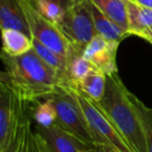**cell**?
Returning a JSON list of instances; mask_svg holds the SVG:
<instances>
[{"mask_svg":"<svg viewBox=\"0 0 152 152\" xmlns=\"http://www.w3.org/2000/svg\"><path fill=\"white\" fill-rule=\"evenodd\" d=\"M0 56L4 65L0 83L11 88L23 101L48 99L64 88L57 72L47 65L34 48L19 56L4 52Z\"/></svg>","mask_w":152,"mask_h":152,"instance_id":"1","label":"cell"},{"mask_svg":"<svg viewBox=\"0 0 152 152\" xmlns=\"http://www.w3.org/2000/svg\"><path fill=\"white\" fill-rule=\"evenodd\" d=\"M118 73L107 76L102 99L95 102L134 152H148L141 121Z\"/></svg>","mask_w":152,"mask_h":152,"instance_id":"2","label":"cell"},{"mask_svg":"<svg viewBox=\"0 0 152 152\" xmlns=\"http://www.w3.org/2000/svg\"><path fill=\"white\" fill-rule=\"evenodd\" d=\"M73 92L91 129L95 148L106 146L115 152H134L95 102L77 90L73 89Z\"/></svg>","mask_w":152,"mask_h":152,"instance_id":"3","label":"cell"},{"mask_svg":"<svg viewBox=\"0 0 152 152\" xmlns=\"http://www.w3.org/2000/svg\"><path fill=\"white\" fill-rule=\"evenodd\" d=\"M50 99L56 110L55 123L68 132L79 137L95 148L91 129L85 114L76 99L73 89L61 88Z\"/></svg>","mask_w":152,"mask_h":152,"instance_id":"4","label":"cell"},{"mask_svg":"<svg viewBox=\"0 0 152 152\" xmlns=\"http://www.w3.org/2000/svg\"><path fill=\"white\" fill-rule=\"evenodd\" d=\"M58 28L71 44L85 49L97 34L90 0H76L66 10Z\"/></svg>","mask_w":152,"mask_h":152,"instance_id":"5","label":"cell"},{"mask_svg":"<svg viewBox=\"0 0 152 152\" xmlns=\"http://www.w3.org/2000/svg\"><path fill=\"white\" fill-rule=\"evenodd\" d=\"M27 18L31 38L40 41L55 52L66 56L71 43L56 24L44 18L32 5L30 0H19Z\"/></svg>","mask_w":152,"mask_h":152,"instance_id":"6","label":"cell"},{"mask_svg":"<svg viewBox=\"0 0 152 152\" xmlns=\"http://www.w3.org/2000/svg\"><path fill=\"white\" fill-rule=\"evenodd\" d=\"M120 43L110 42L96 34L91 42L85 47L83 55L97 69L101 70L106 75L118 73L117 52Z\"/></svg>","mask_w":152,"mask_h":152,"instance_id":"7","label":"cell"},{"mask_svg":"<svg viewBox=\"0 0 152 152\" xmlns=\"http://www.w3.org/2000/svg\"><path fill=\"white\" fill-rule=\"evenodd\" d=\"M34 131L40 135L51 152H83L95 149L93 146L61 128L57 123L48 127L37 125Z\"/></svg>","mask_w":152,"mask_h":152,"instance_id":"8","label":"cell"},{"mask_svg":"<svg viewBox=\"0 0 152 152\" xmlns=\"http://www.w3.org/2000/svg\"><path fill=\"white\" fill-rule=\"evenodd\" d=\"M0 26L1 29L20 30L31 38L27 18L19 0H0Z\"/></svg>","mask_w":152,"mask_h":152,"instance_id":"9","label":"cell"},{"mask_svg":"<svg viewBox=\"0 0 152 152\" xmlns=\"http://www.w3.org/2000/svg\"><path fill=\"white\" fill-rule=\"evenodd\" d=\"M83 49L70 44L67 51V73L71 89L75 87L94 69V66L83 55Z\"/></svg>","mask_w":152,"mask_h":152,"instance_id":"10","label":"cell"},{"mask_svg":"<svg viewBox=\"0 0 152 152\" xmlns=\"http://www.w3.org/2000/svg\"><path fill=\"white\" fill-rule=\"evenodd\" d=\"M128 14L129 36H139L152 27V9L142 7L131 0H124Z\"/></svg>","mask_w":152,"mask_h":152,"instance_id":"11","label":"cell"},{"mask_svg":"<svg viewBox=\"0 0 152 152\" xmlns=\"http://www.w3.org/2000/svg\"><path fill=\"white\" fill-rule=\"evenodd\" d=\"M107 75L101 70L94 68L85 78L75 87V90L83 93L86 97L94 102L102 99L106 90Z\"/></svg>","mask_w":152,"mask_h":152,"instance_id":"12","label":"cell"},{"mask_svg":"<svg viewBox=\"0 0 152 152\" xmlns=\"http://www.w3.org/2000/svg\"><path fill=\"white\" fill-rule=\"evenodd\" d=\"M32 48L34 49L37 54L47 65L50 66L52 69H54L57 72L61 81H63L64 88L71 89L69 78H68V73H67V57L55 52L54 50L50 49L49 47H47L46 45H44L40 41L36 40V39H32Z\"/></svg>","mask_w":152,"mask_h":152,"instance_id":"13","label":"cell"},{"mask_svg":"<svg viewBox=\"0 0 152 152\" xmlns=\"http://www.w3.org/2000/svg\"><path fill=\"white\" fill-rule=\"evenodd\" d=\"M92 14H93L94 24L97 34H100L103 37L105 40L110 42H118L121 43L125 38L129 37L128 32H126L124 29L117 25L114 21L107 18L97 7L91 2Z\"/></svg>","mask_w":152,"mask_h":152,"instance_id":"14","label":"cell"},{"mask_svg":"<svg viewBox=\"0 0 152 152\" xmlns=\"http://www.w3.org/2000/svg\"><path fill=\"white\" fill-rule=\"evenodd\" d=\"M2 52L11 56H19L32 49V39L17 29H1Z\"/></svg>","mask_w":152,"mask_h":152,"instance_id":"15","label":"cell"},{"mask_svg":"<svg viewBox=\"0 0 152 152\" xmlns=\"http://www.w3.org/2000/svg\"><path fill=\"white\" fill-rule=\"evenodd\" d=\"M107 18L128 32V14L124 0H90Z\"/></svg>","mask_w":152,"mask_h":152,"instance_id":"16","label":"cell"},{"mask_svg":"<svg viewBox=\"0 0 152 152\" xmlns=\"http://www.w3.org/2000/svg\"><path fill=\"white\" fill-rule=\"evenodd\" d=\"M128 96L141 121L147 150L148 152H152V107L146 105L140 98H137L130 91L128 92Z\"/></svg>","mask_w":152,"mask_h":152,"instance_id":"17","label":"cell"},{"mask_svg":"<svg viewBox=\"0 0 152 152\" xmlns=\"http://www.w3.org/2000/svg\"><path fill=\"white\" fill-rule=\"evenodd\" d=\"M34 9L44 18L58 25L64 19L66 10L52 0H30Z\"/></svg>","mask_w":152,"mask_h":152,"instance_id":"18","label":"cell"},{"mask_svg":"<svg viewBox=\"0 0 152 152\" xmlns=\"http://www.w3.org/2000/svg\"><path fill=\"white\" fill-rule=\"evenodd\" d=\"M34 120L42 127H48L56 122V110L50 98L37 104L34 112Z\"/></svg>","mask_w":152,"mask_h":152,"instance_id":"19","label":"cell"},{"mask_svg":"<svg viewBox=\"0 0 152 152\" xmlns=\"http://www.w3.org/2000/svg\"><path fill=\"white\" fill-rule=\"evenodd\" d=\"M31 131V126H30V122L28 119H26L25 122L23 123L21 129H20L19 133H18L17 137L15 141L12 143L7 149H5L3 152H24L25 151L26 143H27L28 137Z\"/></svg>","mask_w":152,"mask_h":152,"instance_id":"20","label":"cell"},{"mask_svg":"<svg viewBox=\"0 0 152 152\" xmlns=\"http://www.w3.org/2000/svg\"><path fill=\"white\" fill-rule=\"evenodd\" d=\"M36 132V131H34ZM36 135H37V140H38V144H39V148H40V152H51L50 150L48 149V147L46 146V144L44 143L41 137L36 132Z\"/></svg>","mask_w":152,"mask_h":152,"instance_id":"21","label":"cell"},{"mask_svg":"<svg viewBox=\"0 0 152 152\" xmlns=\"http://www.w3.org/2000/svg\"><path fill=\"white\" fill-rule=\"evenodd\" d=\"M52 1H54L55 3L59 4L61 7H63L65 10H67L68 7H69L70 5H72V3L74 2L73 0H52Z\"/></svg>","mask_w":152,"mask_h":152,"instance_id":"22","label":"cell"},{"mask_svg":"<svg viewBox=\"0 0 152 152\" xmlns=\"http://www.w3.org/2000/svg\"><path fill=\"white\" fill-rule=\"evenodd\" d=\"M137 37L144 39V40H145V39H151V40H152V27L146 29L145 31L142 32V34H140L139 36H137Z\"/></svg>","mask_w":152,"mask_h":152,"instance_id":"23","label":"cell"},{"mask_svg":"<svg viewBox=\"0 0 152 152\" xmlns=\"http://www.w3.org/2000/svg\"><path fill=\"white\" fill-rule=\"evenodd\" d=\"M134 2H137V4L142 5V7L152 9V0H134Z\"/></svg>","mask_w":152,"mask_h":152,"instance_id":"24","label":"cell"},{"mask_svg":"<svg viewBox=\"0 0 152 152\" xmlns=\"http://www.w3.org/2000/svg\"><path fill=\"white\" fill-rule=\"evenodd\" d=\"M97 152H115L113 149H110V147H106V146H97L96 147Z\"/></svg>","mask_w":152,"mask_h":152,"instance_id":"25","label":"cell"},{"mask_svg":"<svg viewBox=\"0 0 152 152\" xmlns=\"http://www.w3.org/2000/svg\"><path fill=\"white\" fill-rule=\"evenodd\" d=\"M83 152H97V150H96V148H95V149H90V150H86V151H83Z\"/></svg>","mask_w":152,"mask_h":152,"instance_id":"26","label":"cell"},{"mask_svg":"<svg viewBox=\"0 0 152 152\" xmlns=\"http://www.w3.org/2000/svg\"><path fill=\"white\" fill-rule=\"evenodd\" d=\"M145 41H147L150 45H152V40H151V39H145Z\"/></svg>","mask_w":152,"mask_h":152,"instance_id":"27","label":"cell"},{"mask_svg":"<svg viewBox=\"0 0 152 152\" xmlns=\"http://www.w3.org/2000/svg\"><path fill=\"white\" fill-rule=\"evenodd\" d=\"M131 1H134V0H131Z\"/></svg>","mask_w":152,"mask_h":152,"instance_id":"28","label":"cell"},{"mask_svg":"<svg viewBox=\"0 0 152 152\" xmlns=\"http://www.w3.org/2000/svg\"><path fill=\"white\" fill-rule=\"evenodd\" d=\"M73 1H76V0H73Z\"/></svg>","mask_w":152,"mask_h":152,"instance_id":"29","label":"cell"}]
</instances>
